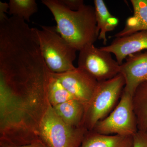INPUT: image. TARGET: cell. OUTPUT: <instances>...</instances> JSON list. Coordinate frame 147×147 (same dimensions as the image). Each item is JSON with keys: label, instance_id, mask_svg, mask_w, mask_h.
I'll use <instances>...</instances> for the list:
<instances>
[{"label": "cell", "instance_id": "7a4b0ae2", "mask_svg": "<svg viewBox=\"0 0 147 147\" xmlns=\"http://www.w3.org/2000/svg\"><path fill=\"white\" fill-rule=\"evenodd\" d=\"M42 3L53 14L57 32L77 51L90 44H94L98 38L94 7L84 4L79 10H71L61 0H42Z\"/></svg>", "mask_w": 147, "mask_h": 147}, {"label": "cell", "instance_id": "6da1fadb", "mask_svg": "<svg viewBox=\"0 0 147 147\" xmlns=\"http://www.w3.org/2000/svg\"><path fill=\"white\" fill-rule=\"evenodd\" d=\"M51 76L0 80V147L39 139L40 123L50 102Z\"/></svg>", "mask_w": 147, "mask_h": 147}, {"label": "cell", "instance_id": "8fae6325", "mask_svg": "<svg viewBox=\"0 0 147 147\" xmlns=\"http://www.w3.org/2000/svg\"><path fill=\"white\" fill-rule=\"evenodd\" d=\"M133 15L127 19L125 26L114 37H121L147 30V0H131Z\"/></svg>", "mask_w": 147, "mask_h": 147}, {"label": "cell", "instance_id": "5bb4252c", "mask_svg": "<svg viewBox=\"0 0 147 147\" xmlns=\"http://www.w3.org/2000/svg\"><path fill=\"white\" fill-rule=\"evenodd\" d=\"M94 7L98 30V39L102 40L104 45L107 42L106 34L115 30L119 23L117 18L110 13L102 0H94Z\"/></svg>", "mask_w": 147, "mask_h": 147}, {"label": "cell", "instance_id": "30bf717a", "mask_svg": "<svg viewBox=\"0 0 147 147\" xmlns=\"http://www.w3.org/2000/svg\"><path fill=\"white\" fill-rule=\"evenodd\" d=\"M100 48L114 54L117 61L121 65L123 63L124 60L129 55L147 50V30L115 38L110 45Z\"/></svg>", "mask_w": 147, "mask_h": 147}, {"label": "cell", "instance_id": "d6986e66", "mask_svg": "<svg viewBox=\"0 0 147 147\" xmlns=\"http://www.w3.org/2000/svg\"><path fill=\"white\" fill-rule=\"evenodd\" d=\"M61 1L65 7L74 11L79 10L84 5L83 0H61Z\"/></svg>", "mask_w": 147, "mask_h": 147}, {"label": "cell", "instance_id": "e0dca14e", "mask_svg": "<svg viewBox=\"0 0 147 147\" xmlns=\"http://www.w3.org/2000/svg\"><path fill=\"white\" fill-rule=\"evenodd\" d=\"M8 4V13L25 21H30V17L37 12L38 9L35 0H10Z\"/></svg>", "mask_w": 147, "mask_h": 147}, {"label": "cell", "instance_id": "9c48e42d", "mask_svg": "<svg viewBox=\"0 0 147 147\" xmlns=\"http://www.w3.org/2000/svg\"><path fill=\"white\" fill-rule=\"evenodd\" d=\"M124 78V90L133 96L139 85L147 80V52L128 56L120 65V72Z\"/></svg>", "mask_w": 147, "mask_h": 147}, {"label": "cell", "instance_id": "ac0fdd59", "mask_svg": "<svg viewBox=\"0 0 147 147\" xmlns=\"http://www.w3.org/2000/svg\"><path fill=\"white\" fill-rule=\"evenodd\" d=\"M133 137V147H147V131L138 130Z\"/></svg>", "mask_w": 147, "mask_h": 147}, {"label": "cell", "instance_id": "ba28073f", "mask_svg": "<svg viewBox=\"0 0 147 147\" xmlns=\"http://www.w3.org/2000/svg\"><path fill=\"white\" fill-rule=\"evenodd\" d=\"M66 89L85 106L91 100L98 82L86 70L79 67L63 73H54Z\"/></svg>", "mask_w": 147, "mask_h": 147}, {"label": "cell", "instance_id": "44dd1931", "mask_svg": "<svg viewBox=\"0 0 147 147\" xmlns=\"http://www.w3.org/2000/svg\"><path fill=\"white\" fill-rule=\"evenodd\" d=\"M41 144V141L40 140H38L36 142H33L29 144L21 145V146H16L11 147H40Z\"/></svg>", "mask_w": 147, "mask_h": 147}, {"label": "cell", "instance_id": "7402d4cb", "mask_svg": "<svg viewBox=\"0 0 147 147\" xmlns=\"http://www.w3.org/2000/svg\"><path fill=\"white\" fill-rule=\"evenodd\" d=\"M40 147H48L46 146V145H45L43 142H41V146H40Z\"/></svg>", "mask_w": 147, "mask_h": 147}, {"label": "cell", "instance_id": "ffe728a7", "mask_svg": "<svg viewBox=\"0 0 147 147\" xmlns=\"http://www.w3.org/2000/svg\"><path fill=\"white\" fill-rule=\"evenodd\" d=\"M8 3L0 2V16H6V13H8Z\"/></svg>", "mask_w": 147, "mask_h": 147}, {"label": "cell", "instance_id": "4fadbf2b", "mask_svg": "<svg viewBox=\"0 0 147 147\" xmlns=\"http://www.w3.org/2000/svg\"><path fill=\"white\" fill-rule=\"evenodd\" d=\"M53 107L58 115L68 125L83 127L85 107L79 100L72 99Z\"/></svg>", "mask_w": 147, "mask_h": 147}, {"label": "cell", "instance_id": "8992f818", "mask_svg": "<svg viewBox=\"0 0 147 147\" xmlns=\"http://www.w3.org/2000/svg\"><path fill=\"white\" fill-rule=\"evenodd\" d=\"M92 131L99 134L133 136L138 131L132 96L123 91L120 100L110 115L98 122Z\"/></svg>", "mask_w": 147, "mask_h": 147}, {"label": "cell", "instance_id": "5b68a950", "mask_svg": "<svg viewBox=\"0 0 147 147\" xmlns=\"http://www.w3.org/2000/svg\"><path fill=\"white\" fill-rule=\"evenodd\" d=\"M87 131L66 123L50 103L40 123L39 139L48 147H80Z\"/></svg>", "mask_w": 147, "mask_h": 147}, {"label": "cell", "instance_id": "9a60e30c", "mask_svg": "<svg viewBox=\"0 0 147 147\" xmlns=\"http://www.w3.org/2000/svg\"><path fill=\"white\" fill-rule=\"evenodd\" d=\"M132 103L138 130L147 131V80L135 90Z\"/></svg>", "mask_w": 147, "mask_h": 147}, {"label": "cell", "instance_id": "7c38bea8", "mask_svg": "<svg viewBox=\"0 0 147 147\" xmlns=\"http://www.w3.org/2000/svg\"><path fill=\"white\" fill-rule=\"evenodd\" d=\"M133 136L105 135L87 131L80 147H133Z\"/></svg>", "mask_w": 147, "mask_h": 147}, {"label": "cell", "instance_id": "277c9868", "mask_svg": "<svg viewBox=\"0 0 147 147\" xmlns=\"http://www.w3.org/2000/svg\"><path fill=\"white\" fill-rule=\"evenodd\" d=\"M125 86L119 73L112 79L98 82L94 94L85 109L82 126L92 131L98 122L106 117L121 97Z\"/></svg>", "mask_w": 147, "mask_h": 147}, {"label": "cell", "instance_id": "52a82bcc", "mask_svg": "<svg viewBox=\"0 0 147 147\" xmlns=\"http://www.w3.org/2000/svg\"><path fill=\"white\" fill-rule=\"evenodd\" d=\"M78 67L88 72L98 82L112 79L120 72V65L111 53L90 44L79 51Z\"/></svg>", "mask_w": 147, "mask_h": 147}, {"label": "cell", "instance_id": "3957f363", "mask_svg": "<svg viewBox=\"0 0 147 147\" xmlns=\"http://www.w3.org/2000/svg\"><path fill=\"white\" fill-rule=\"evenodd\" d=\"M41 30L32 28L42 57L53 73H63L76 68L74 62L77 51L57 32L55 27L41 26Z\"/></svg>", "mask_w": 147, "mask_h": 147}, {"label": "cell", "instance_id": "2e32d148", "mask_svg": "<svg viewBox=\"0 0 147 147\" xmlns=\"http://www.w3.org/2000/svg\"><path fill=\"white\" fill-rule=\"evenodd\" d=\"M48 98L53 107L72 99H76L67 90L59 79L52 74L49 82Z\"/></svg>", "mask_w": 147, "mask_h": 147}]
</instances>
